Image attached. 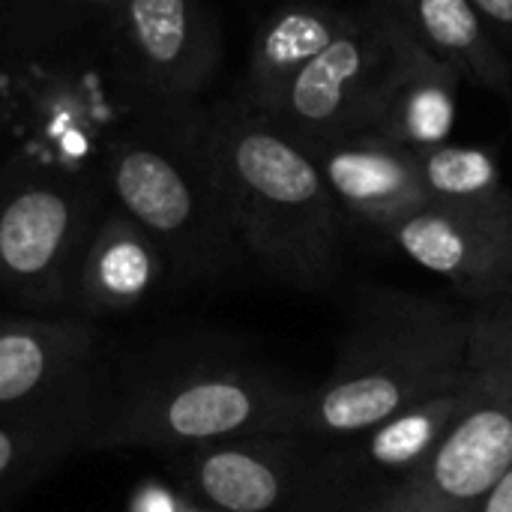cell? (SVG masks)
<instances>
[{"instance_id": "30bf717a", "label": "cell", "mask_w": 512, "mask_h": 512, "mask_svg": "<svg viewBox=\"0 0 512 512\" xmlns=\"http://www.w3.org/2000/svg\"><path fill=\"white\" fill-rule=\"evenodd\" d=\"M117 60L135 87L159 108L183 114L213 81L222 33L204 0H123Z\"/></svg>"}, {"instance_id": "8fae6325", "label": "cell", "mask_w": 512, "mask_h": 512, "mask_svg": "<svg viewBox=\"0 0 512 512\" xmlns=\"http://www.w3.org/2000/svg\"><path fill=\"white\" fill-rule=\"evenodd\" d=\"M456 411L459 396L450 390L354 438L318 444V512H357L408 486L447 441Z\"/></svg>"}, {"instance_id": "5b68a950", "label": "cell", "mask_w": 512, "mask_h": 512, "mask_svg": "<svg viewBox=\"0 0 512 512\" xmlns=\"http://www.w3.org/2000/svg\"><path fill=\"white\" fill-rule=\"evenodd\" d=\"M105 183L0 156V294L30 309L75 300Z\"/></svg>"}, {"instance_id": "9a60e30c", "label": "cell", "mask_w": 512, "mask_h": 512, "mask_svg": "<svg viewBox=\"0 0 512 512\" xmlns=\"http://www.w3.org/2000/svg\"><path fill=\"white\" fill-rule=\"evenodd\" d=\"M462 81L465 78L450 63L429 54L405 30L393 78L369 132H378L387 141L402 144L414 153L450 144L459 114Z\"/></svg>"}, {"instance_id": "7a4b0ae2", "label": "cell", "mask_w": 512, "mask_h": 512, "mask_svg": "<svg viewBox=\"0 0 512 512\" xmlns=\"http://www.w3.org/2000/svg\"><path fill=\"white\" fill-rule=\"evenodd\" d=\"M468 336L471 306L405 288L366 291L330 375L309 390L303 438L336 444L456 390Z\"/></svg>"}, {"instance_id": "7402d4cb", "label": "cell", "mask_w": 512, "mask_h": 512, "mask_svg": "<svg viewBox=\"0 0 512 512\" xmlns=\"http://www.w3.org/2000/svg\"><path fill=\"white\" fill-rule=\"evenodd\" d=\"M498 45L512 48V0H471Z\"/></svg>"}, {"instance_id": "ffe728a7", "label": "cell", "mask_w": 512, "mask_h": 512, "mask_svg": "<svg viewBox=\"0 0 512 512\" xmlns=\"http://www.w3.org/2000/svg\"><path fill=\"white\" fill-rule=\"evenodd\" d=\"M126 512H210L201 504L189 501L183 492H177L171 483L162 480H144L135 486L129 510Z\"/></svg>"}, {"instance_id": "6da1fadb", "label": "cell", "mask_w": 512, "mask_h": 512, "mask_svg": "<svg viewBox=\"0 0 512 512\" xmlns=\"http://www.w3.org/2000/svg\"><path fill=\"white\" fill-rule=\"evenodd\" d=\"M186 129L246 258L294 291H324L345 213L312 153L240 99L195 108Z\"/></svg>"}, {"instance_id": "52a82bcc", "label": "cell", "mask_w": 512, "mask_h": 512, "mask_svg": "<svg viewBox=\"0 0 512 512\" xmlns=\"http://www.w3.org/2000/svg\"><path fill=\"white\" fill-rule=\"evenodd\" d=\"M108 375L93 318L0 312V417L69 423L93 438Z\"/></svg>"}, {"instance_id": "44dd1931", "label": "cell", "mask_w": 512, "mask_h": 512, "mask_svg": "<svg viewBox=\"0 0 512 512\" xmlns=\"http://www.w3.org/2000/svg\"><path fill=\"white\" fill-rule=\"evenodd\" d=\"M357 512H477V510H462V507H453V504H444V501H435V498H426V495H417V492H405V489H396L393 495L363 507Z\"/></svg>"}, {"instance_id": "e0dca14e", "label": "cell", "mask_w": 512, "mask_h": 512, "mask_svg": "<svg viewBox=\"0 0 512 512\" xmlns=\"http://www.w3.org/2000/svg\"><path fill=\"white\" fill-rule=\"evenodd\" d=\"M465 81L512 96V63L471 0H375Z\"/></svg>"}, {"instance_id": "8992f818", "label": "cell", "mask_w": 512, "mask_h": 512, "mask_svg": "<svg viewBox=\"0 0 512 512\" xmlns=\"http://www.w3.org/2000/svg\"><path fill=\"white\" fill-rule=\"evenodd\" d=\"M456 396L459 411L447 441L402 489L477 510L512 465V285L471 306Z\"/></svg>"}, {"instance_id": "d6986e66", "label": "cell", "mask_w": 512, "mask_h": 512, "mask_svg": "<svg viewBox=\"0 0 512 512\" xmlns=\"http://www.w3.org/2000/svg\"><path fill=\"white\" fill-rule=\"evenodd\" d=\"M84 447H90V435L78 426L0 417V501L33 486Z\"/></svg>"}, {"instance_id": "277c9868", "label": "cell", "mask_w": 512, "mask_h": 512, "mask_svg": "<svg viewBox=\"0 0 512 512\" xmlns=\"http://www.w3.org/2000/svg\"><path fill=\"white\" fill-rule=\"evenodd\" d=\"M192 111L126 135L105 162V189L162 249L171 279L210 285L228 279L246 252L189 141Z\"/></svg>"}, {"instance_id": "9c48e42d", "label": "cell", "mask_w": 512, "mask_h": 512, "mask_svg": "<svg viewBox=\"0 0 512 512\" xmlns=\"http://www.w3.org/2000/svg\"><path fill=\"white\" fill-rule=\"evenodd\" d=\"M171 486L210 512H318V444L249 435L162 453Z\"/></svg>"}, {"instance_id": "7c38bea8", "label": "cell", "mask_w": 512, "mask_h": 512, "mask_svg": "<svg viewBox=\"0 0 512 512\" xmlns=\"http://www.w3.org/2000/svg\"><path fill=\"white\" fill-rule=\"evenodd\" d=\"M384 237L417 267L450 282L465 306L512 285V219L429 201Z\"/></svg>"}, {"instance_id": "cb8c5ba5", "label": "cell", "mask_w": 512, "mask_h": 512, "mask_svg": "<svg viewBox=\"0 0 512 512\" xmlns=\"http://www.w3.org/2000/svg\"><path fill=\"white\" fill-rule=\"evenodd\" d=\"M75 3H84V6H102V9H120L123 6V0H75Z\"/></svg>"}, {"instance_id": "4fadbf2b", "label": "cell", "mask_w": 512, "mask_h": 512, "mask_svg": "<svg viewBox=\"0 0 512 512\" xmlns=\"http://www.w3.org/2000/svg\"><path fill=\"white\" fill-rule=\"evenodd\" d=\"M306 150L321 168L339 210L381 234L429 204L420 156L378 132L342 135Z\"/></svg>"}, {"instance_id": "ba28073f", "label": "cell", "mask_w": 512, "mask_h": 512, "mask_svg": "<svg viewBox=\"0 0 512 512\" xmlns=\"http://www.w3.org/2000/svg\"><path fill=\"white\" fill-rule=\"evenodd\" d=\"M402 33V24L369 0L357 21L258 111L303 147L369 132L393 78Z\"/></svg>"}, {"instance_id": "ac0fdd59", "label": "cell", "mask_w": 512, "mask_h": 512, "mask_svg": "<svg viewBox=\"0 0 512 512\" xmlns=\"http://www.w3.org/2000/svg\"><path fill=\"white\" fill-rule=\"evenodd\" d=\"M417 156L426 198L432 204L512 219V186H507L489 150L441 144Z\"/></svg>"}, {"instance_id": "603a6c76", "label": "cell", "mask_w": 512, "mask_h": 512, "mask_svg": "<svg viewBox=\"0 0 512 512\" xmlns=\"http://www.w3.org/2000/svg\"><path fill=\"white\" fill-rule=\"evenodd\" d=\"M477 512H512V465L483 495V501L477 504Z\"/></svg>"}, {"instance_id": "2e32d148", "label": "cell", "mask_w": 512, "mask_h": 512, "mask_svg": "<svg viewBox=\"0 0 512 512\" xmlns=\"http://www.w3.org/2000/svg\"><path fill=\"white\" fill-rule=\"evenodd\" d=\"M360 9H342L324 0H291L276 6L255 30L240 102L261 108L300 69L324 54L354 21Z\"/></svg>"}, {"instance_id": "5bb4252c", "label": "cell", "mask_w": 512, "mask_h": 512, "mask_svg": "<svg viewBox=\"0 0 512 512\" xmlns=\"http://www.w3.org/2000/svg\"><path fill=\"white\" fill-rule=\"evenodd\" d=\"M168 279V261L153 237L120 207H111L99 216L84 249L72 306L84 318L129 312L147 303Z\"/></svg>"}, {"instance_id": "3957f363", "label": "cell", "mask_w": 512, "mask_h": 512, "mask_svg": "<svg viewBox=\"0 0 512 512\" xmlns=\"http://www.w3.org/2000/svg\"><path fill=\"white\" fill-rule=\"evenodd\" d=\"M309 390L234 357H189L135 369L108 387L93 450L174 453L249 435H303Z\"/></svg>"}]
</instances>
